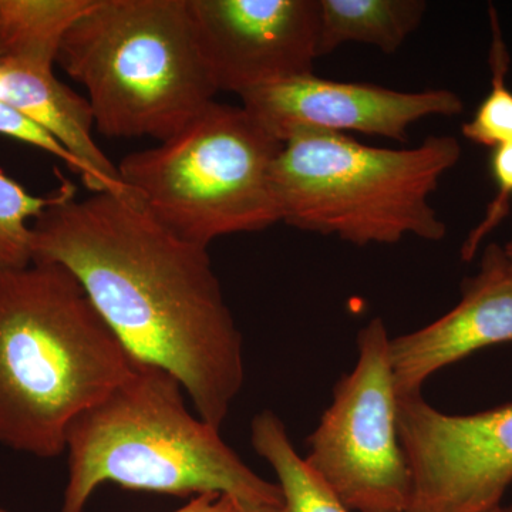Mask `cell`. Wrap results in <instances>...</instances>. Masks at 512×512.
<instances>
[{
    "label": "cell",
    "instance_id": "cell-7",
    "mask_svg": "<svg viewBox=\"0 0 512 512\" xmlns=\"http://www.w3.org/2000/svg\"><path fill=\"white\" fill-rule=\"evenodd\" d=\"M389 346L382 319L360 329L355 369L336 383L332 404L308 439L306 463L350 511L407 512L412 501Z\"/></svg>",
    "mask_w": 512,
    "mask_h": 512
},
{
    "label": "cell",
    "instance_id": "cell-23",
    "mask_svg": "<svg viewBox=\"0 0 512 512\" xmlns=\"http://www.w3.org/2000/svg\"><path fill=\"white\" fill-rule=\"evenodd\" d=\"M504 254L507 256V261L510 262L512 268V239L507 244L503 245Z\"/></svg>",
    "mask_w": 512,
    "mask_h": 512
},
{
    "label": "cell",
    "instance_id": "cell-10",
    "mask_svg": "<svg viewBox=\"0 0 512 512\" xmlns=\"http://www.w3.org/2000/svg\"><path fill=\"white\" fill-rule=\"evenodd\" d=\"M242 107L282 143L302 127L357 131L403 141L409 128L431 116L463 113L461 97L446 89L406 93L367 83L326 80L315 73L242 94Z\"/></svg>",
    "mask_w": 512,
    "mask_h": 512
},
{
    "label": "cell",
    "instance_id": "cell-3",
    "mask_svg": "<svg viewBox=\"0 0 512 512\" xmlns=\"http://www.w3.org/2000/svg\"><path fill=\"white\" fill-rule=\"evenodd\" d=\"M177 377L136 360L133 369L67 430L62 512H83L100 484L188 497L218 493L239 504L284 507L278 484L254 473L220 430L185 406Z\"/></svg>",
    "mask_w": 512,
    "mask_h": 512
},
{
    "label": "cell",
    "instance_id": "cell-21",
    "mask_svg": "<svg viewBox=\"0 0 512 512\" xmlns=\"http://www.w3.org/2000/svg\"><path fill=\"white\" fill-rule=\"evenodd\" d=\"M237 512H286L284 507H272V505H244L239 504Z\"/></svg>",
    "mask_w": 512,
    "mask_h": 512
},
{
    "label": "cell",
    "instance_id": "cell-1",
    "mask_svg": "<svg viewBox=\"0 0 512 512\" xmlns=\"http://www.w3.org/2000/svg\"><path fill=\"white\" fill-rule=\"evenodd\" d=\"M32 264L76 276L121 345L183 384L200 419L220 430L244 384L242 336L208 248L158 224L136 201L63 181L32 224Z\"/></svg>",
    "mask_w": 512,
    "mask_h": 512
},
{
    "label": "cell",
    "instance_id": "cell-19",
    "mask_svg": "<svg viewBox=\"0 0 512 512\" xmlns=\"http://www.w3.org/2000/svg\"><path fill=\"white\" fill-rule=\"evenodd\" d=\"M0 134L40 148V150L46 151V153L52 154V156L64 161L70 170H73L74 173L82 177L84 184L89 187V190L93 191L92 175L84 167L82 161L77 160L45 127L40 126L39 123L30 119L25 113L2 100H0Z\"/></svg>",
    "mask_w": 512,
    "mask_h": 512
},
{
    "label": "cell",
    "instance_id": "cell-22",
    "mask_svg": "<svg viewBox=\"0 0 512 512\" xmlns=\"http://www.w3.org/2000/svg\"><path fill=\"white\" fill-rule=\"evenodd\" d=\"M5 57V36H3L2 12H0V62Z\"/></svg>",
    "mask_w": 512,
    "mask_h": 512
},
{
    "label": "cell",
    "instance_id": "cell-9",
    "mask_svg": "<svg viewBox=\"0 0 512 512\" xmlns=\"http://www.w3.org/2000/svg\"><path fill=\"white\" fill-rule=\"evenodd\" d=\"M218 92L242 94L313 73L319 0H188Z\"/></svg>",
    "mask_w": 512,
    "mask_h": 512
},
{
    "label": "cell",
    "instance_id": "cell-8",
    "mask_svg": "<svg viewBox=\"0 0 512 512\" xmlns=\"http://www.w3.org/2000/svg\"><path fill=\"white\" fill-rule=\"evenodd\" d=\"M397 431L412 473L407 512H485L512 484V403L441 413L421 392L397 394Z\"/></svg>",
    "mask_w": 512,
    "mask_h": 512
},
{
    "label": "cell",
    "instance_id": "cell-17",
    "mask_svg": "<svg viewBox=\"0 0 512 512\" xmlns=\"http://www.w3.org/2000/svg\"><path fill=\"white\" fill-rule=\"evenodd\" d=\"M55 198L35 197L0 171V272L32 265V225Z\"/></svg>",
    "mask_w": 512,
    "mask_h": 512
},
{
    "label": "cell",
    "instance_id": "cell-13",
    "mask_svg": "<svg viewBox=\"0 0 512 512\" xmlns=\"http://www.w3.org/2000/svg\"><path fill=\"white\" fill-rule=\"evenodd\" d=\"M423 0H319L318 55L346 43L396 53L426 15Z\"/></svg>",
    "mask_w": 512,
    "mask_h": 512
},
{
    "label": "cell",
    "instance_id": "cell-5",
    "mask_svg": "<svg viewBox=\"0 0 512 512\" xmlns=\"http://www.w3.org/2000/svg\"><path fill=\"white\" fill-rule=\"evenodd\" d=\"M56 63L87 90L107 137L167 140L218 93L188 0H96L67 30Z\"/></svg>",
    "mask_w": 512,
    "mask_h": 512
},
{
    "label": "cell",
    "instance_id": "cell-15",
    "mask_svg": "<svg viewBox=\"0 0 512 512\" xmlns=\"http://www.w3.org/2000/svg\"><path fill=\"white\" fill-rule=\"evenodd\" d=\"M251 443L274 468L286 512H353L296 453L285 424L275 413L266 410L255 416Z\"/></svg>",
    "mask_w": 512,
    "mask_h": 512
},
{
    "label": "cell",
    "instance_id": "cell-11",
    "mask_svg": "<svg viewBox=\"0 0 512 512\" xmlns=\"http://www.w3.org/2000/svg\"><path fill=\"white\" fill-rule=\"evenodd\" d=\"M512 343V268L503 245L488 244L476 275L461 284L460 302L436 322L390 338L397 394L421 392L443 367L490 346Z\"/></svg>",
    "mask_w": 512,
    "mask_h": 512
},
{
    "label": "cell",
    "instance_id": "cell-2",
    "mask_svg": "<svg viewBox=\"0 0 512 512\" xmlns=\"http://www.w3.org/2000/svg\"><path fill=\"white\" fill-rule=\"evenodd\" d=\"M72 272L32 264L0 272V443L40 458L66 451L67 430L131 372Z\"/></svg>",
    "mask_w": 512,
    "mask_h": 512
},
{
    "label": "cell",
    "instance_id": "cell-24",
    "mask_svg": "<svg viewBox=\"0 0 512 512\" xmlns=\"http://www.w3.org/2000/svg\"><path fill=\"white\" fill-rule=\"evenodd\" d=\"M485 512H512V504L511 505H498V507L493 508V510H488Z\"/></svg>",
    "mask_w": 512,
    "mask_h": 512
},
{
    "label": "cell",
    "instance_id": "cell-4",
    "mask_svg": "<svg viewBox=\"0 0 512 512\" xmlns=\"http://www.w3.org/2000/svg\"><path fill=\"white\" fill-rule=\"evenodd\" d=\"M461 153L451 136L396 150L298 128L284 141L272 173L279 220L357 247L393 245L407 235L441 241L447 225L429 198Z\"/></svg>",
    "mask_w": 512,
    "mask_h": 512
},
{
    "label": "cell",
    "instance_id": "cell-14",
    "mask_svg": "<svg viewBox=\"0 0 512 512\" xmlns=\"http://www.w3.org/2000/svg\"><path fill=\"white\" fill-rule=\"evenodd\" d=\"M96 0H0L2 62L55 66L67 30Z\"/></svg>",
    "mask_w": 512,
    "mask_h": 512
},
{
    "label": "cell",
    "instance_id": "cell-12",
    "mask_svg": "<svg viewBox=\"0 0 512 512\" xmlns=\"http://www.w3.org/2000/svg\"><path fill=\"white\" fill-rule=\"evenodd\" d=\"M0 100L45 127L93 180V192H110L133 200L111 163L93 138L94 117L89 101L60 82L53 67L0 62Z\"/></svg>",
    "mask_w": 512,
    "mask_h": 512
},
{
    "label": "cell",
    "instance_id": "cell-16",
    "mask_svg": "<svg viewBox=\"0 0 512 512\" xmlns=\"http://www.w3.org/2000/svg\"><path fill=\"white\" fill-rule=\"evenodd\" d=\"M491 46L490 63L491 89L477 107L470 121L461 126V134L470 143L493 148L512 143V90L508 87L510 53L501 29L500 16L493 5L488 6Z\"/></svg>",
    "mask_w": 512,
    "mask_h": 512
},
{
    "label": "cell",
    "instance_id": "cell-6",
    "mask_svg": "<svg viewBox=\"0 0 512 512\" xmlns=\"http://www.w3.org/2000/svg\"><path fill=\"white\" fill-rule=\"evenodd\" d=\"M282 147L244 107L212 101L174 136L128 154L117 168L158 224L208 248L281 222L272 173Z\"/></svg>",
    "mask_w": 512,
    "mask_h": 512
},
{
    "label": "cell",
    "instance_id": "cell-25",
    "mask_svg": "<svg viewBox=\"0 0 512 512\" xmlns=\"http://www.w3.org/2000/svg\"><path fill=\"white\" fill-rule=\"evenodd\" d=\"M0 512H8V511H5V510H3V508H0Z\"/></svg>",
    "mask_w": 512,
    "mask_h": 512
},
{
    "label": "cell",
    "instance_id": "cell-18",
    "mask_svg": "<svg viewBox=\"0 0 512 512\" xmlns=\"http://www.w3.org/2000/svg\"><path fill=\"white\" fill-rule=\"evenodd\" d=\"M490 173L497 192L488 204L480 224L468 234L461 247V259L471 262L476 258L484 239L503 224L511 212L512 200V143L503 144L491 150Z\"/></svg>",
    "mask_w": 512,
    "mask_h": 512
},
{
    "label": "cell",
    "instance_id": "cell-20",
    "mask_svg": "<svg viewBox=\"0 0 512 512\" xmlns=\"http://www.w3.org/2000/svg\"><path fill=\"white\" fill-rule=\"evenodd\" d=\"M238 501L229 495L207 493L195 495L183 508L174 512H237Z\"/></svg>",
    "mask_w": 512,
    "mask_h": 512
}]
</instances>
